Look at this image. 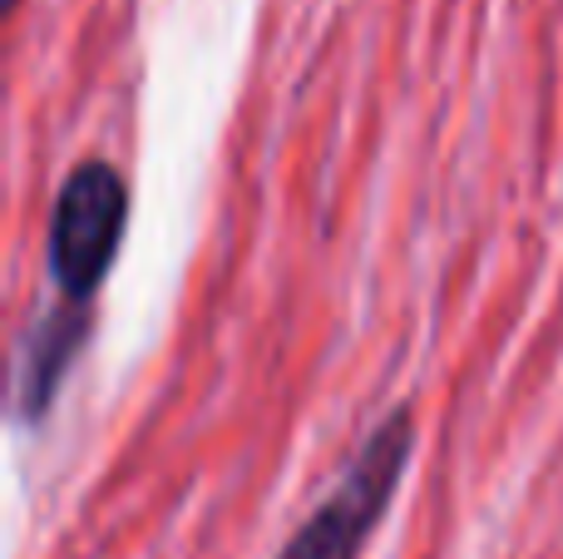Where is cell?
Listing matches in <instances>:
<instances>
[{"label":"cell","mask_w":563,"mask_h":559,"mask_svg":"<svg viewBox=\"0 0 563 559\" xmlns=\"http://www.w3.org/2000/svg\"><path fill=\"white\" fill-rule=\"evenodd\" d=\"M410 461H416V421L410 412H396L371 431L336 491L311 511V520L291 535L277 559H361L376 525L386 520Z\"/></svg>","instance_id":"6da1fadb"},{"label":"cell","mask_w":563,"mask_h":559,"mask_svg":"<svg viewBox=\"0 0 563 559\" xmlns=\"http://www.w3.org/2000/svg\"><path fill=\"white\" fill-rule=\"evenodd\" d=\"M10 6H15V0H10Z\"/></svg>","instance_id":"277c9868"},{"label":"cell","mask_w":563,"mask_h":559,"mask_svg":"<svg viewBox=\"0 0 563 559\" xmlns=\"http://www.w3.org/2000/svg\"><path fill=\"white\" fill-rule=\"evenodd\" d=\"M85 307L89 303H65L59 313L40 317L25 337V352H20V386H15V402L25 421H40L49 412V396H55L59 376L69 372L75 362L79 342H85L89 322H85Z\"/></svg>","instance_id":"3957f363"},{"label":"cell","mask_w":563,"mask_h":559,"mask_svg":"<svg viewBox=\"0 0 563 559\" xmlns=\"http://www.w3.org/2000/svg\"><path fill=\"white\" fill-rule=\"evenodd\" d=\"M129 228V188L109 164L89 158L59 184L49 213V277L65 303H89L104 287Z\"/></svg>","instance_id":"7a4b0ae2"}]
</instances>
